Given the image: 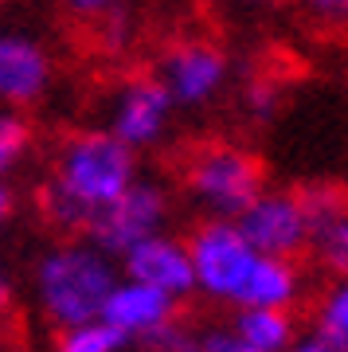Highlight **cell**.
<instances>
[{
  "mask_svg": "<svg viewBox=\"0 0 348 352\" xmlns=\"http://www.w3.org/2000/svg\"><path fill=\"white\" fill-rule=\"evenodd\" d=\"M173 113H176V102L168 94L157 75H141V78H129L110 102V129L118 141H125L129 149H153L168 138L173 129Z\"/></svg>",
  "mask_w": 348,
  "mask_h": 352,
  "instance_id": "8992f818",
  "label": "cell"
},
{
  "mask_svg": "<svg viewBox=\"0 0 348 352\" xmlns=\"http://www.w3.org/2000/svg\"><path fill=\"white\" fill-rule=\"evenodd\" d=\"M301 8L329 28H348V0H301Z\"/></svg>",
  "mask_w": 348,
  "mask_h": 352,
  "instance_id": "44dd1931",
  "label": "cell"
},
{
  "mask_svg": "<svg viewBox=\"0 0 348 352\" xmlns=\"http://www.w3.org/2000/svg\"><path fill=\"white\" fill-rule=\"evenodd\" d=\"M235 223L250 239L254 251L278 254V258H298L301 251H309V239H313V223L305 204H301V192L262 188V196L239 215Z\"/></svg>",
  "mask_w": 348,
  "mask_h": 352,
  "instance_id": "ba28073f",
  "label": "cell"
},
{
  "mask_svg": "<svg viewBox=\"0 0 348 352\" xmlns=\"http://www.w3.org/2000/svg\"><path fill=\"white\" fill-rule=\"evenodd\" d=\"M118 278H122V263L83 235V239L55 243L39 254L32 270V289L47 325L63 333V329L98 321Z\"/></svg>",
  "mask_w": 348,
  "mask_h": 352,
  "instance_id": "7a4b0ae2",
  "label": "cell"
},
{
  "mask_svg": "<svg viewBox=\"0 0 348 352\" xmlns=\"http://www.w3.org/2000/svg\"><path fill=\"white\" fill-rule=\"evenodd\" d=\"M184 188L208 219H239L262 196L266 173L239 145H204L184 168Z\"/></svg>",
  "mask_w": 348,
  "mask_h": 352,
  "instance_id": "3957f363",
  "label": "cell"
},
{
  "mask_svg": "<svg viewBox=\"0 0 348 352\" xmlns=\"http://www.w3.org/2000/svg\"><path fill=\"white\" fill-rule=\"evenodd\" d=\"M24 153H28V126H24V118H16L12 106H4V110H0V180L24 161Z\"/></svg>",
  "mask_w": 348,
  "mask_h": 352,
  "instance_id": "e0dca14e",
  "label": "cell"
},
{
  "mask_svg": "<svg viewBox=\"0 0 348 352\" xmlns=\"http://www.w3.org/2000/svg\"><path fill=\"white\" fill-rule=\"evenodd\" d=\"M231 325H235L239 337L250 340L259 352H290V344H294V317H290V309L239 305Z\"/></svg>",
  "mask_w": 348,
  "mask_h": 352,
  "instance_id": "4fadbf2b",
  "label": "cell"
},
{
  "mask_svg": "<svg viewBox=\"0 0 348 352\" xmlns=\"http://www.w3.org/2000/svg\"><path fill=\"white\" fill-rule=\"evenodd\" d=\"M125 344H129V340L98 317V321H87V325L63 329L55 352H122Z\"/></svg>",
  "mask_w": 348,
  "mask_h": 352,
  "instance_id": "9a60e30c",
  "label": "cell"
},
{
  "mask_svg": "<svg viewBox=\"0 0 348 352\" xmlns=\"http://www.w3.org/2000/svg\"><path fill=\"white\" fill-rule=\"evenodd\" d=\"M168 215H173V200H168L164 184L137 176L106 212H98V219H94L90 231H87V239L98 243L106 254L122 258V254L129 251V247H137L141 239L164 231V227H168Z\"/></svg>",
  "mask_w": 348,
  "mask_h": 352,
  "instance_id": "5b68a950",
  "label": "cell"
},
{
  "mask_svg": "<svg viewBox=\"0 0 348 352\" xmlns=\"http://www.w3.org/2000/svg\"><path fill=\"white\" fill-rule=\"evenodd\" d=\"M243 102H247V113L254 122H270L274 110H278V87L274 82H250Z\"/></svg>",
  "mask_w": 348,
  "mask_h": 352,
  "instance_id": "ffe728a7",
  "label": "cell"
},
{
  "mask_svg": "<svg viewBox=\"0 0 348 352\" xmlns=\"http://www.w3.org/2000/svg\"><path fill=\"white\" fill-rule=\"evenodd\" d=\"M317 333L329 337L336 349L348 352V278H340L321 302V317H317Z\"/></svg>",
  "mask_w": 348,
  "mask_h": 352,
  "instance_id": "2e32d148",
  "label": "cell"
},
{
  "mask_svg": "<svg viewBox=\"0 0 348 352\" xmlns=\"http://www.w3.org/2000/svg\"><path fill=\"white\" fill-rule=\"evenodd\" d=\"M122 0H63V8L71 16H83V20H102V16H110Z\"/></svg>",
  "mask_w": 348,
  "mask_h": 352,
  "instance_id": "7402d4cb",
  "label": "cell"
},
{
  "mask_svg": "<svg viewBox=\"0 0 348 352\" xmlns=\"http://www.w3.org/2000/svg\"><path fill=\"white\" fill-rule=\"evenodd\" d=\"M141 349H149V352H199V333L184 329L180 321H168V325L157 329Z\"/></svg>",
  "mask_w": 348,
  "mask_h": 352,
  "instance_id": "ac0fdd59",
  "label": "cell"
},
{
  "mask_svg": "<svg viewBox=\"0 0 348 352\" xmlns=\"http://www.w3.org/2000/svg\"><path fill=\"white\" fill-rule=\"evenodd\" d=\"M125 278L149 282V286L173 294L176 302H184L188 294H196V270H192V251L188 239H176L168 231H157L149 239H141L137 247L118 258Z\"/></svg>",
  "mask_w": 348,
  "mask_h": 352,
  "instance_id": "9c48e42d",
  "label": "cell"
},
{
  "mask_svg": "<svg viewBox=\"0 0 348 352\" xmlns=\"http://www.w3.org/2000/svg\"><path fill=\"white\" fill-rule=\"evenodd\" d=\"M239 4H270V0H239Z\"/></svg>",
  "mask_w": 348,
  "mask_h": 352,
  "instance_id": "484cf974",
  "label": "cell"
},
{
  "mask_svg": "<svg viewBox=\"0 0 348 352\" xmlns=\"http://www.w3.org/2000/svg\"><path fill=\"white\" fill-rule=\"evenodd\" d=\"M51 55L28 32H0V106H36L51 90Z\"/></svg>",
  "mask_w": 348,
  "mask_h": 352,
  "instance_id": "30bf717a",
  "label": "cell"
},
{
  "mask_svg": "<svg viewBox=\"0 0 348 352\" xmlns=\"http://www.w3.org/2000/svg\"><path fill=\"white\" fill-rule=\"evenodd\" d=\"M188 251H192V270H196V294L239 309L262 251L250 247L235 219H204L188 235Z\"/></svg>",
  "mask_w": 348,
  "mask_h": 352,
  "instance_id": "277c9868",
  "label": "cell"
},
{
  "mask_svg": "<svg viewBox=\"0 0 348 352\" xmlns=\"http://www.w3.org/2000/svg\"><path fill=\"white\" fill-rule=\"evenodd\" d=\"M8 302H12V282L0 274V309H8Z\"/></svg>",
  "mask_w": 348,
  "mask_h": 352,
  "instance_id": "d4e9b609",
  "label": "cell"
},
{
  "mask_svg": "<svg viewBox=\"0 0 348 352\" xmlns=\"http://www.w3.org/2000/svg\"><path fill=\"white\" fill-rule=\"evenodd\" d=\"M309 251L317 254V263L333 274L348 278V204L340 212L325 215L313 223V239H309Z\"/></svg>",
  "mask_w": 348,
  "mask_h": 352,
  "instance_id": "5bb4252c",
  "label": "cell"
},
{
  "mask_svg": "<svg viewBox=\"0 0 348 352\" xmlns=\"http://www.w3.org/2000/svg\"><path fill=\"white\" fill-rule=\"evenodd\" d=\"M157 78L168 87L176 110H199L224 94L231 78V59L208 39H184L164 51Z\"/></svg>",
  "mask_w": 348,
  "mask_h": 352,
  "instance_id": "52a82bcc",
  "label": "cell"
},
{
  "mask_svg": "<svg viewBox=\"0 0 348 352\" xmlns=\"http://www.w3.org/2000/svg\"><path fill=\"white\" fill-rule=\"evenodd\" d=\"M199 352H259L250 340H243L235 333V325L227 329H208V333H199Z\"/></svg>",
  "mask_w": 348,
  "mask_h": 352,
  "instance_id": "d6986e66",
  "label": "cell"
},
{
  "mask_svg": "<svg viewBox=\"0 0 348 352\" xmlns=\"http://www.w3.org/2000/svg\"><path fill=\"white\" fill-rule=\"evenodd\" d=\"M137 149L110 129H87L59 145L51 180L43 188V215L67 235H87L90 223L137 180Z\"/></svg>",
  "mask_w": 348,
  "mask_h": 352,
  "instance_id": "6da1fadb",
  "label": "cell"
},
{
  "mask_svg": "<svg viewBox=\"0 0 348 352\" xmlns=\"http://www.w3.org/2000/svg\"><path fill=\"white\" fill-rule=\"evenodd\" d=\"M301 294V274L294 258H278V254H262L250 286L243 294V305H270V309H290Z\"/></svg>",
  "mask_w": 348,
  "mask_h": 352,
  "instance_id": "7c38bea8",
  "label": "cell"
},
{
  "mask_svg": "<svg viewBox=\"0 0 348 352\" xmlns=\"http://www.w3.org/2000/svg\"><path fill=\"white\" fill-rule=\"evenodd\" d=\"M290 352H345V349H336L329 337H305V340H298V344H290Z\"/></svg>",
  "mask_w": 348,
  "mask_h": 352,
  "instance_id": "603a6c76",
  "label": "cell"
},
{
  "mask_svg": "<svg viewBox=\"0 0 348 352\" xmlns=\"http://www.w3.org/2000/svg\"><path fill=\"white\" fill-rule=\"evenodd\" d=\"M176 298L164 289L149 286V282H137V278H118L113 294L106 298L102 321L110 329H118L129 344H145V340L164 329L168 321H176Z\"/></svg>",
  "mask_w": 348,
  "mask_h": 352,
  "instance_id": "8fae6325",
  "label": "cell"
},
{
  "mask_svg": "<svg viewBox=\"0 0 348 352\" xmlns=\"http://www.w3.org/2000/svg\"><path fill=\"white\" fill-rule=\"evenodd\" d=\"M8 215H12V188L0 184V227L8 223Z\"/></svg>",
  "mask_w": 348,
  "mask_h": 352,
  "instance_id": "cb8c5ba5",
  "label": "cell"
}]
</instances>
